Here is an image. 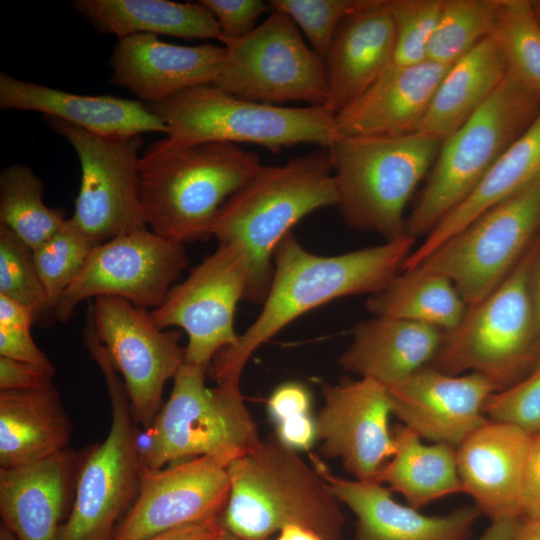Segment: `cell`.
<instances>
[{
    "label": "cell",
    "instance_id": "1",
    "mask_svg": "<svg viewBox=\"0 0 540 540\" xmlns=\"http://www.w3.org/2000/svg\"><path fill=\"white\" fill-rule=\"evenodd\" d=\"M408 234L385 243L334 256L307 251L289 233L277 247L263 308L237 343L212 360L215 381L240 378L251 355L292 321L340 297L381 291L414 250Z\"/></svg>",
    "mask_w": 540,
    "mask_h": 540
},
{
    "label": "cell",
    "instance_id": "29",
    "mask_svg": "<svg viewBox=\"0 0 540 540\" xmlns=\"http://www.w3.org/2000/svg\"><path fill=\"white\" fill-rule=\"evenodd\" d=\"M540 180V113L500 156L474 191L415 246L402 270L416 268L445 240L480 214Z\"/></svg>",
    "mask_w": 540,
    "mask_h": 540
},
{
    "label": "cell",
    "instance_id": "37",
    "mask_svg": "<svg viewBox=\"0 0 540 540\" xmlns=\"http://www.w3.org/2000/svg\"><path fill=\"white\" fill-rule=\"evenodd\" d=\"M94 246L96 244L67 219L56 233L32 250L49 310L54 311L62 294L81 272Z\"/></svg>",
    "mask_w": 540,
    "mask_h": 540
},
{
    "label": "cell",
    "instance_id": "46",
    "mask_svg": "<svg viewBox=\"0 0 540 540\" xmlns=\"http://www.w3.org/2000/svg\"><path fill=\"white\" fill-rule=\"evenodd\" d=\"M521 510L522 518L540 519V433L531 436L522 484Z\"/></svg>",
    "mask_w": 540,
    "mask_h": 540
},
{
    "label": "cell",
    "instance_id": "26",
    "mask_svg": "<svg viewBox=\"0 0 540 540\" xmlns=\"http://www.w3.org/2000/svg\"><path fill=\"white\" fill-rule=\"evenodd\" d=\"M395 41V26L385 0H375L342 20L323 57L328 87L326 107L335 116L390 66Z\"/></svg>",
    "mask_w": 540,
    "mask_h": 540
},
{
    "label": "cell",
    "instance_id": "52",
    "mask_svg": "<svg viewBox=\"0 0 540 540\" xmlns=\"http://www.w3.org/2000/svg\"><path fill=\"white\" fill-rule=\"evenodd\" d=\"M510 540H540V519L522 518Z\"/></svg>",
    "mask_w": 540,
    "mask_h": 540
},
{
    "label": "cell",
    "instance_id": "10",
    "mask_svg": "<svg viewBox=\"0 0 540 540\" xmlns=\"http://www.w3.org/2000/svg\"><path fill=\"white\" fill-rule=\"evenodd\" d=\"M207 370L184 361L152 425L139 434L143 467L159 469L186 458L245 453L259 442L240 378L205 384Z\"/></svg>",
    "mask_w": 540,
    "mask_h": 540
},
{
    "label": "cell",
    "instance_id": "48",
    "mask_svg": "<svg viewBox=\"0 0 540 540\" xmlns=\"http://www.w3.org/2000/svg\"><path fill=\"white\" fill-rule=\"evenodd\" d=\"M224 532L219 517L180 526L144 540H219Z\"/></svg>",
    "mask_w": 540,
    "mask_h": 540
},
{
    "label": "cell",
    "instance_id": "31",
    "mask_svg": "<svg viewBox=\"0 0 540 540\" xmlns=\"http://www.w3.org/2000/svg\"><path fill=\"white\" fill-rule=\"evenodd\" d=\"M74 9L99 33L117 39L136 34H162L187 40L216 39L221 31L200 2L168 0H75Z\"/></svg>",
    "mask_w": 540,
    "mask_h": 540
},
{
    "label": "cell",
    "instance_id": "49",
    "mask_svg": "<svg viewBox=\"0 0 540 540\" xmlns=\"http://www.w3.org/2000/svg\"><path fill=\"white\" fill-rule=\"evenodd\" d=\"M36 317L30 307L0 294V326L31 327Z\"/></svg>",
    "mask_w": 540,
    "mask_h": 540
},
{
    "label": "cell",
    "instance_id": "47",
    "mask_svg": "<svg viewBox=\"0 0 540 540\" xmlns=\"http://www.w3.org/2000/svg\"><path fill=\"white\" fill-rule=\"evenodd\" d=\"M276 437L286 446L308 450L317 439L316 423L310 414L276 425Z\"/></svg>",
    "mask_w": 540,
    "mask_h": 540
},
{
    "label": "cell",
    "instance_id": "38",
    "mask_svg": "<svg viewBox=\"0 0 540 540\" xmlns=\"http://www.w3.org/2000/svg\"><path fill=\"white\" fill-rule=\"evenodd\" d=\"M442 6L443 0H385L396 35L390 65L410 66L427 60Z\"/></svg>",
    "mask_w": 540,
    "mask_h": 540
},
{
    "label": "cell",
    "instance_id": "9",
    "mask_svg": "<svg viewBox=\"0 0 540 540\" xmlns=\"http://www.w3.org/2000/svg\"><path fill=\"white\" fill-rule=\"evenodd\" d=\"M83 335L107 386L111 426L102 442L80 452L74 500L58 540H112L137 494L143 467L140 432L123 380L91 324Z\"/></svg>",
    "mask_w": 540,
    "mask_h": 540
},
{
    "label": "cell",
    "instance_id": "4",
    "mask_svg": "<svg viewBox=\"0 0 540 540\" xmlns=\"http://www.w3.org/2000/svg\"><path fill=\"white\" fill-rule=\"evenodd\" d=\"M229 497L219 518L228 532L268 540L287 525L341 540L345 517L329 484L276 436L238 456L228 466Z\"/></svg>",
    "mask_w": 540,
    "mask_h": 540
},
{
    "label": "cell",
    "instance_id": "34",
    "mask_svg": "<svg viewBox=\"0 0 540 540\" xmlns=\"http://www.w3.org/2000/svg\"><path fill=\"white\" fill-rule=\"evenodd\" d=\"M44 185L27 165L14 163L0 173V225L31 250L56 233L66 219L43 201Z\"/></svg>",
    "mask_w": 540,
    "mask_h": 540
},
{
    "label": "cell",
    "instance_id": "33",
    "mask_svg": "<svg viewBox=\"0 0 540 540\" xmlns=\"http://www.w3.org/2000/svg\"><path fill=\"white\" fill-rule=\"evenodd\" d=\"M467 308L451 280L419 267L400 271L366 302L374 316L421 323L444 332L459 325Z\"/></svg>",
    "mask_w": 540,
    "mask_h": 540
},
{
    "label": "cell",
    "instance_id": "6",
    "mask_svg": "<svg viewBox=\"0 0 540 540\" xmlns=\"http://www.w3.org/2000/svg\"><path fill=\"white\" fill-rule=\"evenodd\" d=\"M539 253L540 236L508 277L468 307L456 328L444 333L431 365L454 375L478 373L497 391L517 383L538 365L540 337L530 279Z\"/></svg>",
    "mask_w": 540,
    "mask_h": 540
},
{
    "label": "cell",
    "instance_id": "15",
    "mask_svg": "<svg viewBox=\"0 0 540 540\" xmlns=\"http://www.w3.org/2000/svg\"><path fill=\"white\" fill-rule=\"evenodd\" d=\"M88 321L121 375L135 420L149 428L166 382L185 361L181 334L159 328L145 308L113 296L94 298Z\"/></svg>",
    "mask_w": 540,
    "mask_h": 540
},
{
    "label": "cell",
    "instance_id": "27",
    "mask_svg": "<svg viewBox=\"0 0 540 540\" xmlns=\"http://www.w3.org/2000/svg\"><path fill=\"white\" fill-rule=\"evenodd\" d=\"M444 333L421 323L374 316L353 328L352 342L339 363L361 378L393 385L432 363Z\"/></svg>",
    "mask_w": 540,
    "mask_h": 540
},
{
    "label": "cell",
    "instance_id": "44",
    "mask_svg": "<svg viewBox=\"0 0 540 540\" xmlns=\"http://www.w3.org/2000/svg\"><path fill=\"white\" fill-rule=\"evenodd\" d=\"M267 409L276 425L310 414L311 396L308 389L297 382H287L270 395Z\"/></svg>",
    "mask_w": 540,
    "mask_h": 540
},
{
    "label": "cell",
    "instance_id": "25",
    "mask_svg": "<svg viewBox=\"0 0 540 540\" xmlns=\"http://www.w3.org/2000/svg\"><path fill=\"white\" fill-rule=\"evenodd\" d=\"M450 66L429 60L390 65L359 98L335 116L339 136L416 132Z\"/></svg>",
    "mask_w": 540,
    "mask_h": 540
},
{
    "label": "cell",
    "instance_id": "18",
    "mask_svg": "<svg viewBox=\"0 0 540 540\" xmlns=\"http://www.w3.org/2000/svg\"><path fill=\"white\" fill-rule=\"evenodd\" d=\"M322 395L315 420L321 453L340 458L356 480H374L396 450L386 387L371 378H344L324 385Z\"/></svg>",
    "mask_w": 540,
    "mask_h": 540
},
{
    "label": "cell",
    "instance_id": "2",
    "mask_svg": "<svg viewBox=\"0 0 540 540\" xmlns=\"http://www.w3.org/2000/svg\"><path fill=\"white\" fill-rule=\"evenodd\" d=\"M262 166L238 144L153 142L140 156L138 194L147 227L179 243L211 237L222 205Z\"/></svg>",
    "mask_w": 540,
    "mask_h": 540
},
{
    "label": "cell",
    "instance_id": "41",
    "mask_svg": "<svg viewBox=\"0 0 540 540\" xmlns=\"http://www.w3.org/2000/svg\"><path fill=\"white\" fill-rule=\"evenodd\" d=\"M484 413L489 420L514 425L534 436L540 433V362L524 378L493 393Z\"/></svg>",
    "mask_w": 540,
    "mask_h": 540
},
{
    "label": "cell",
    "instance_id": "5",
    "mask_svg": "<svg viewBox=\"0 0 540 540\" xmlns=\"http://www.w3.org/2000/svg\"><path fill=\"white\" fill-rule=\"evenodd\" d=\"M442 143L420 132L337 138L328 149L345 222L385 241L405 235L406 205Z\"/></svg>",
    "mask_w": 540,
    "mask_h": 540
},
{
    "label": "cell",
    "instance_id": "39",
    "mask_svg": "<svg viewBox=\"0 0 540 540\" xmlns=\"http://www.w3.org/2000/svg\"><path fill=\"white\" fill-rule=\"evenodd\" d=\"M0 294L30 307L38 316L49 310L32 250L0 225Z\"/></svg>",
    "mask_w": 540,
    "mask_h": 540
},
{
    "label": "cell",
    "instance_id": "20",
    "mask_svg": "<svg viewBox=\"0 0 540 540\" xmlns=\"http://www.w3.org/2000/svg\"><path fill=\"white\" fill-rule=\"evenodd\" d=\"M225 53L223 45L183 46L153 34L130 35L113 47L110 81L146 104L156 103L190 88L213 85Z\"/></svg>",
    "mask_w": 540,
    "mask_h": 540
},
{
    "label": "cell",
    "instance_id": "55",
    "mask_svg": "<svg viewBox=\"0 0 540 540\" xmlns=\"http://www.w3.org/2000/svg\"><path fill=\"white\" fill-rule=\"evenodd\" d=\"M219 540H248V539H244L239 536H236L224 529V532Z\"/></svg>",
    "mask_w": 540,
    "mask_h": 540
},
{
    "label": "cell",
    "instance_id": "3",
    "mask_svg": "<svg viewBox=\"0 0 540 540\" xmlns=\"http://www.w3.org/2000/svg\"><path fill=\"white\" fill-rule=\"evenodd\" d=\"M338 191L328 148L319 147L279 165H262L219 210L211 229L218 244H234L247 255L245 301L263 302L281 241L308 214L337 206Z\"/></svg>",
    "mask_w": 540,
    "mask_h": 540
},
{
    "label": "cell",
    "instance_id": "30",
    "mask_svg": "<svg viewBox=\"0 0 540 540\" xmlns=\"http://www.w3.org/2000/svg\"><path fill=\"white\" fill-rule=\"evenodd\" d=\"M507 74L506 60L490 35L447 69L416 132L445 141L484 105Z\"/></svg>",
    "mask_w": 540,
    "mask_h": 540
},
{
    "label": "cell",
    "instance_id": "45",
    "mask_svg": "<svg viewBox=\"0 0 540 540\" xmlns=\"http://www.w3.org/2000/svg\"><path fill=\"white\" fill-rule=\"evenodd\" d=\"M54 372L0 356V391L27 390L53 381Z\"/></svg>",
    "mask_w": 540,
    "mask_h": 540
},
{
    "label": "cell",
    "instance_id": "56",
    "mask_svg": "<svg viewBox=\"0 0 540 540\" xmlns=\"http://www.w3.org/2000/svg\"><path fill=\"white\" fill-rule=\"evenodd\" d=\"M532 6H533L535 17L540 24V0L532 1Z\"/></svg>",
    "mask_w": 540,
    "mask_h": 540
},
{
    "label": "cell",
    "instance_id": "21",
    "mask_svg": "<svg viewBox=\"0 0 540 540\" xmlns=\"http://www.w3.org/2000/svg\"><path fill=\"white\" fill-rule=\"evenodd\" d=\"M531 436L518 427L488 420L457 448L465 494L491 522L521 519L524 470Z\"/></svg>",
    "mask_w": 540,
    "mask_h": 540
},
{
    "label": "cell",
    "instance_id": "8",
    "mask_svg": "<svg viewBox=\"0 0 540 540\" xmlns=\"http://www.w3.org/2000/svg\"><path fill=\"white\" fill-rule=\"evenodd\" d=\"M179 144L251 143L274 153L296 144L328 148L339 138L335 115L326 106L286 107L243 99L214 85L179 92L146 104Z\"/></svg>",
    "mask_w": 540,
    "mask_h": 540
},
{
    "label": "cell",
    "instance_id": "17",
    "mask_svg": "<svg viewBox=\"0 0 540 540\" xmlns=\"http://www.w3.org/2000/svg\"><path fill=\"white\" fill-rule=\"evenodd\" d=\"M244 453L204 455L167 467H142L136 497L112 540H144L221 516L230 491L228 466Z\"/></svg>",
    "mask_w": 540,
    "mask_h": 540
},
{
    "label": "cell",
    "instance_id": "53",
    "mask_svg": "<svg viewBox=\"0 0 540 540\" xmlns=\"http://www.w3.org/2000/svg\"><path fill=\"white\" fill-rule=\"evenodd\" d=\"M277 540H325L314 531L298 526L287 525L279 531Z\"/></svg>",
    "mask_w": 540,
    "mask_h": 540
},
{
    "label": "cell",
    "instance_id": "12",
    "mask_svg": "<svg viewBox=\"0 0 540 540\" xmlns=\"http://www.w3.org/2000/svg\"><path fill=\"white\" fill-rule=\"evenodd\" d=\"M539 236L540 180L480 214L417 267L451 280L470 307L508 277Z\"/></svg>",
    "mask_w": 540,
    "mask_h": 540
},
{
    "label": "cell",
    "instance_id": "14",
    "mask_svg": "<svg viewBox=\"0 0 540 540\" xmlns=\"http://www.w3.org/2000/svg\"><path fill=\"white\" fill-rule=\"evenodd\" d=\"M248 285L245 252L234 244H219L184 281L172 286L150 316L161 329H183L188 336L185 362L209 370L214 357L238 341L234 315Z\"/></svg>",
    "mask_w": 540,
    "mask_h": 540
},
{
    "label": "cell",
    "instance_id": "22",
    "mask_svg": "<svg viewBox=\"0 0 540 540\" xmlns=\"http://www.w3.org/2000/svg\"><path fill=\"white\" fill-rule=\"evenodd\" d=\"M314 469L339 501L355 514L353 540H470L481 515L475 506H463L443 516H427L395 501L391 491L375 481L336 476L312 456Z\"/></svg>",
    "mask_w": 540,
    "mask_h": 540
},
{
    "label": "cell",
    "instance_id": "54",
    "mask_svg": "<svg viewBox=\"0 0 540 540\" xmlns=\"http://www.w3.org/2000/svg\"><path fill=\"white\" fill-rule=\"evenodd\" d=\"M0 540H18L16 536L3 524L0 527Z\"/></svg>",
    "mask_w": 540,
    "mask_h": 540
},
{
    "label": "cell",
    "instance_id": "11",
    "mask_svg": "<svg viewBox=\"0 0 540 540\" xmlns=\"http://www.w3.org/2000/svg\"><path fill=\"white\" fill-rule=\"evenodd\" d=\"M220 42L226 53L213 84L217 88L265 104L327 105L323 58L306 44L286 13L273 9L246 36Z\"/></svg>",
    "mask_w": 540,
    "mask_h": 540
},
{
    "label": "cell",
    "instance_id": "19",
    "mask_svg": "<svg viewBox=\"0 0 540 540\" xmlns=\"http://www.w3.org/2000/svg\"><path fill=\"white\" fill-rule=\"evenodd\" d=\"M395 415L421 439L458 447L489 419L484 407L497 390L478 373L454 375L427 365L385 386Z\"/></svg>",
    "mask_w": 540,
    "mask_h": 540
},
{
    "label": "cell",
    "instance_id": "50",
    "mask_svg": "<svg viewBox=\"0 0 540 540\" xmlns=\"http://www.w3.org/2000/svg\"><path fill=\"white\" fill-rule=\"evenodd\" d=\"M521 519H506L491 522V525L478 540H510Z\"/></svg>",
    "mask_w": 540,
    "mask_h": 540
},
{
    "label": "cell",
    "instance_id": "51",
    "mask_svg": "<svg viewBox=\"0 0 540 540\" xmlns=\"http://www.w3.org/2000/svg\"><path fill=\"white\" fill-rule=\"evenodd\" d=\"M530 292L540 337V253L532 268L530 279Z\"/></svg>",
    "mask_w": 540,
    "mask_h": 540
},
{
    "label": "cell",
    "instance_id": "7",
    "mask_svg": "<svg viewBox=\"0 0 540 540\" xmlns=\"http://www.w3.org/2000/svg\"><path fill=\"white\" fill-rule=\"evenodd\" d=\"M540 113V92L509 72L484 105L443 141L406 220V234L427 236L478 186L500 156Z\"/></svg>",
    "mask_w": 540,
    "mask_h": 540
},
{
    "label": "cell",
    "instance_id": "43",
    "mask_svg": "<svg viewBox=\"0 0 540 540\" xmlns=\"http://www.w3.org/2000/svg\"><path fill=\"white\" fill-rule=\"evenodd\" d=\"M27 326H0V356L55 373L47 355L36 345Z\"/></svg>",
    "mask_w": 540,
    "mask_h": 540
},
{
    "label": "cell",
    "instance_id": "42",
    "mask_svg": "<svg viewBox=\"0 0 540 540\" xmlns=\"http://www.w3.org/2000/svg\"><path fill=\"white\" fill-rule=\"evenodd\" d=\"M215 17L221 31L219 42L224 39H239L257 26V19L273 8L269 1L261 0H201Z\"/></svg>",
    "mask_w": 540,
    "mask_h": 540
},
{
    "label": "cell",
    "instance_id": "23",
    "mask_svg": "<svg viewBox=\"0 0 540 540\" xmlns=\"http://www.w3.org/2000/svg\"><path fill=\"white\" fill-rule=\"evenodd\" d=\"M80 452L0 468V514L18 540H58L74 500Z\"/></svg>",
    "mask_w": 540,
    "mask_h": 540
},
{
    "label": "cell",
    "instance_id": "13",
    "mask_svg": "<svg viewBox=\"0 0 540 540\" xmlns=\"http://www.w3.org/2000/svg\"><path fill=\"white\" fill-rule=\"evenodd\" d=\"M73 147L81 182L69 218L96 245L148 228L138 194L141 135L106 137L61 120L44 117Z\"/></svg>",
    "mask_w": 540,
    "mask_h": 540
},
{
    "label": "cell",
    "instance_id": "28",
    "mask_svg": "<svg viewBox=\"0 0 540 540\" xmlns=\"http://www.w3.org/2000/svg\"><path fill=\"white\" fill-rule=\"evenodd\" d=\"M72 424L53 381L0 391V468L32 464L68 448Z\"/></svg>",
    "mask_w": 540,
    "mask_h": 540
},
{
    "label": "cell",
    "instance_id": "36",
    "mask_svg": "<svg viewBox=\"0 0 540 540\" xmlns=\"http://www.w3.org/2000/svg\"><path fill=\"white\" fill-rule=\"evenodd\" d=\"M497 0H443L427 60L451 66L491 35Z\"/></svg>",
    "mask_w": 540,
    "mask_h": 540
},
{
    "label": "cell",
    "instance_id": "32",
    "mask_svg": "<svg viewBox=\"0 0 540 540\" xmlns=\"http://www.w3.org/2000/svg\"><path fill=\"white\" fill-rule=\"evenodd\" d=\"M395 453L375 479L390 491L400 493L407 505L421 509L453 494L464 493L459 478L456 447L421 442V438L403 424L392 429Z\"/></svg>",
    "mask_w": 540,
    "mask_h": 540
},
{
    "label": "cell",
    "instance_id": "24",
    "mask_svg": "<svg viewBox=\"0 0 540 540\" xmlns=\"http://www.w3.org/2000/svg\"><path fill=\"white\" fill-rule=\"evenodd\" d=\"M0 108L35 111L90 133L126 137L167 132L146 104L110 95H79L26 82L0 71Z\"/></svg>",
    "mask_w": 540,
    "mask_h": 540
},
{
    "label": "cell",
    "instance_id": "40",
    "mask_svg": "<svg viewBox=\"0 0 540 540\" xmlns=\"http://www.w3.org/2000/svg\"><path fill=\"white\" fill-rule=\"evenodd\" d=\"M375 0H270L273 9L286 13L303 32L312 49L325 56L344 18Z\"/></svg>",
    "mask_w": 540,
    "mask_h": 540
},
{
    "label": "cell",
    "instance_id": "35",
    "mask_svg": "<svg viewBox=\"0 0 540 540\" xmlns=\"http://www.w3.org/2000/svg\"><path fill=\"white\" fill-rule=\"evenodd\" d=\"M491 37L506 60L508 72L540 92V24L532 1L497 0Z\"/></svg>",
    "mask_w": 540,
    "mask_h": 540
},
{
    "label": "cell",
    "instance_id": "16",
    "mask_svg": "<svg viewBox=\"0 0 540 540\" xmlns=\"http://www.w3.org/2000/svg\"><path fill=\"white\" fill-rule=\"evenodd\" d=\"M187 266L183 243L148 228L119 235L94 246L81 272L60 297L55 317L67 322L82 301L99 296L155 309Z\"/></svg>",
    "mask_w": 540,
    "mask_h": 540
}]
</instances>
